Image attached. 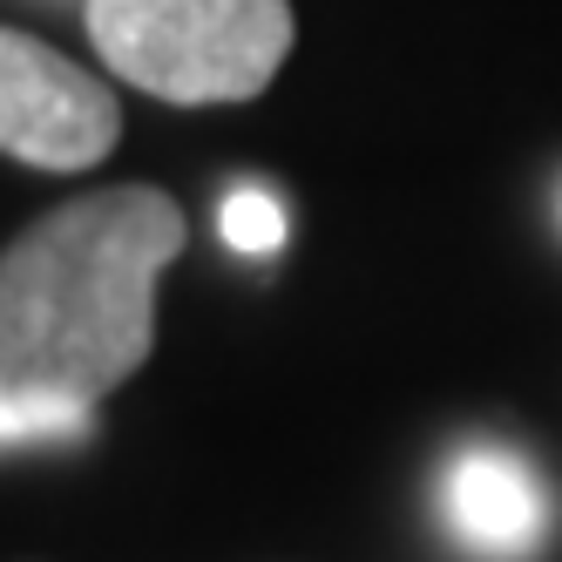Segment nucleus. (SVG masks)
<instances>
[{
    "label": "nucleus",
    "instance_id": "1",
    "mask_svg": "<svg viewBox=\"0 0 562 562\" xmlns=\"http://www.w3.org/2000/svg\"><path fill=\"white\" fill-rule=\"evenodd\" d=\"M156 183L68 196L0 251V448L82 434L156 346V278L183 258Z\"/></svg>",
    "mask_w": 562,
    "mask_h": 562
},
{
    "label": "nucleus",
    "instance_id": "2",
    "mask_svg": "<svg viewBox=\"0 0 562 562\" xmlns=\"http://www.w3.org/2000/svg\"><path fill=\"white\" fill-rule=\"evenodd\" d=\"M115 82L156 102H251L292 61V0H82Z\"/></svg>",
    "mask_w": 562,
    "mask_h": 562
},
{
    "label": "nucleus",
    "instance_id": "3",
    "mask_svg": "<svg viewBox=\"0 0 562 562\" xmlns=\"http://www.w3.org/2000/svg\"><path fill=\"white\" fill-rule=\"evenodd\" d=\"M123 136V102L61 48L0 27V156L27 170H95Z\"/></svg>",
    "mask_w": 562,
    "mask_h": 562
},
{
    "label": "nucleus",
    "instance_id": "4",
    "mask_svg": "<svg viewBox=\"0 0 562 562\" xmlns=\"http://www.w3.org/2000/svg\"><path fill=\"white\" fill-rule=\"evenodd\" d=\"M440 502H448L454 536L474 555L515 562V555H536L549 536V488L515 448H495V440H474V448H461L448 461Z\"/></svg>",
    "mask_w": 562,
    "mask_h": 562
},
{
    "label": "nucleus",
    "instance_id": "5",
    "mask_svg": "<svg viewBox=\"0 0 562 562\" xmlns=\"http://www.w3.org/2000/svg\"><path fill=\"white\" fill-rule=\"evenodd\" d=\"M217 224H224V245L245 251V258H265V251L285 245V211H278V196H265V190H231Z\"/></svg>",
    "mask_w": 562,
    "mask_h": 562
}]
</instances>
